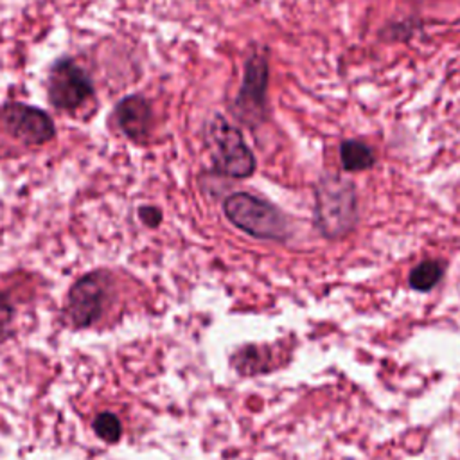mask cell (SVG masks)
Wrapping results in <instances>:
<instances>
[{"instance_id":"6da1fadb","label":"cell","mask_w":460,"mask_h":460,"mask_svg":"<svg viewBox=\"0 0 460 460\" xmlns=\"http://www.w3.org/2000/svg\"><path fill=\"white\" fill-rule=\"evenodd\" d=\"M358 203L354 185L336 174L322 176L316 187L314 225L327 239L345 237L356 225Z\"/></svg>"},{"instance_id":"7a4b0ae2","label":"cell","mask_w":460,"mask_h":460,"mask_svg":"<svg viewBox=\"0 0 460 460\" xmlns=\"http://www.w3.org/2000/svg\"><path fill=\"white\" fill-rule=\"evenodd\" d=\"M223 212L234 226L255 239L284 241L291 234L288 217L275 205L255 194L234 192L226 196Z\"/></svg>"},{"instance_id":"3957f363","label":"cell","mask_w":460,"mask_h":460,"mask_svg":"<svg viewBox=\"0 0 460 460\" xmlns=\"http://www.w3.org/2000/svg\"><path fill=\"white\" fill-rule=\"evenodd\" d=\"M208 147L214 169L228 178H248L255 172V156L241 131L216 115L208 124Z\"/></svg>"},{"instance_id":"277c9868","label":"cell","mask_w":460,"mask_h":460,"mask_svg":"<svg viewBox=\"0 0 460 460\" xmlns=\"http://www.w3.org/2000/svg\"><path fill=\"white\" fill-rule=\"evenodd\" d=\"M110 300V277L106 271H93L81 277L68 293L66 318L74 327H92L104 314Z\"/></svg>"},{"instance_id":"5b68a950","label":"cell","mask_w":460,"mask_h":460,"mask_svg":"<svg viewBox=\"0 0 460 460\" xmlns=\"http://www.w3.org/2000/svg\"><path fill=\"white\" fill-rule=\"evenodd\" d=\"M93 93L88 74L72 59H58L47 79L49 102L61 111L77 110Z\"/></svg>"},{"instance_id":"8992f818","label":"cell","mask_w":460,"mask_h":460,"mask_svg":"<svg viewBox=\"0 0 460 460\" xmlns=\"http://www.w3.org/2000/svg\"><path fill=\"white\" fill-rule=\"evenodd\" d=\"M0 128L29 146L45 144L56 135L49 113L22 102H7L0 106Z\"/></svg>"},{"instance_id":"52a82bcc","label":"cell","mask_w":460,"mask_h":460,"mask_svg":"<svg viewBox=\"0 0 460 460\" xmlns=\"http://www.w3.org/2000/svg\"><path fill=\"white\" fill-rule=\"evenodd\" d=\"M268 88V59L262 50L253 52L244 65V77L235 97V113L246 124H257L264 115Z\"/></svg>"},{"instance_id":"ba28073f","label":"cell","mask_w":460,"mask_h":460,"mask_svg":"<svg viewBox=\"0 0 460 460\" xmlns=\"http://www.w3.org/2000/svg\"><path fill=\"white\" fill-rule=\"evenodd\" d=\"M115 119H117V126L128 138L140 142L149 135V129H151V122H153L151 104L142 95L124 97L115 106Z\"/></svg>"},{"instance_id":"9c48e42d","label":"cell","mask_w":460,"mask_h":460,"mask_svg":"<svg viewBox=\"0 0 460 460\" xmlns=\"http://www.w3.org/2000/svg\"><path fill=\"white\" fill-rule=\"evenodd\" d=\"M340 160L345 171H365L374 167L376 155L361 140H345L340 146Z\"/></svg>"},{"instance_id":"30bf717a","label":"cell","mask_w":460,"mask_h":460,"mask_svg":"<svg viewBox=\"0 0 460 460\" xmlns=\"http://www.w3.org/2000/svg\"><path fill=\"white\" fill-rule=\"evenodd\" d=\"M444 271H446V262L437 259L422 261L410 271L408 284L415 291H429L440 282Z\"/></svg>"},{"instance_id":"8fae6325","label":"cell","mask_w":460,"mask_h":460,"mask_svg":"<svg viewBox=\"0 0 460 460\" xmlns=\"http://www.w3.org/2000/svg\"><path fill=\"white\" fill-rule=\"evenodd\" d=\"M93 431L99 438H102L104 442L108 444H115L119 442L120 435H122V424L119 420V417L115 413H110V411H104V413H99L95 419H93Z\"/></svg>"},{"instance_id":"7c38bea8","label":"cell","mask_w":460,"mask_h":460,"mask_svg":"<svg viewBox=\"0 0 460 460\" xmlns=\"http://www.w3.org/2000/svg\"><path fill=\"white\" fill-rule=\"evenodd\" d=\"M138 217L142 219L144 225L155 228L160 225L162 221V212L156 207H140L138 208Z\"/></svg>"}]
</instances>
